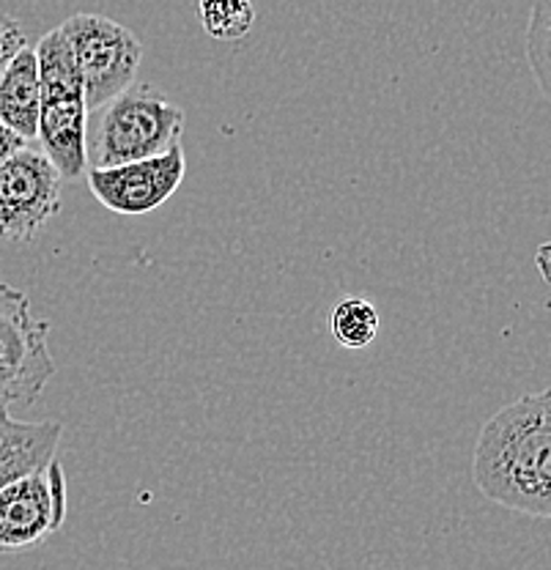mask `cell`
Here are the masks:
<instances>
[{
	"mask_svg": "<svg viewBox=\"0 0 551 570\" xmlns=\"http://www.w3.org/2000/svg\"><path fill=\"white\" fill-rule=\"evenodd\" d=\"M472 474L491 502L551 521V387L515 397L483 425Z\"/></svg>",
	"mask_w": 551,
	"mask_h": 570,
	"instance_id": "obj_1",
	"label": "cell"
},
{
	"mask_svg": "<svg viewBox=\"0 0 551 570\" xmlns=\"http://www.w3.org/2000/svg\"><path fill=\"white\" fill-rule=\"evenodd\" d=\"M41 107L39 132L41 151L50 157L63 181H77L86 176L88 165V105L82 91L80 71L69 50L61 26L41 36L37 47Z\"/></svg>",
	"mask_w": 551,
	"mask_h": 570,
	"instance_id": "obj_2",
	"label": "cell"
},
{
	"mask_svg": "<svg viewBox=\"0 0 551 570\" xmlns=\"http://www.w3.org/2000/svg\"><path fill=\"white\" fill-rule=\"evenodd\" d=\"M184 132V110L154 86H129L105 105L94 129L88 157L94 168L135 163L165 154L179 146Z\"/></svg>",
	"mask_w": 551,
	"mask_h": 570,
	"instance_id": "obj_3",
	"label": "cell"
},
{
	"mask_svg": "<svg viewBox=\"0 0 551 570\" xmlns=\"http://www.w3.org/2000/svg\"><path fill=\"white\" fill-rule=\"evenodd\" d=\"M80 71L88 110H99L138 77L144 45L121 22L102 14H72L61 26Z\"/></svg>",
	"mask_w": 551,
	"mask_h": 570,
	"instance_id": "obj_4",
	"label": "cell"
},
{
	"mask_svg": "<svg viewBox=\"0 0 551 570\" xmlns=\"http://www.w3.org/2000/svg\"><path fill=\"white\" fill-rule=\"evenodd\" d=\"M50 324L31 313L26 291L0 283V395L9 403H37L56 379Z\"/></svg>",
	"mask_w": 551,
	"mask_h": 570,
	"instance_id": "obj_5",
	"label": "cell"
},
{
	"mask_svg": "<svg viewBox=\"0 0 551 570\" xmlns=\"http://www.w3.org/2000/svg\"><path fill=\"white\" fill-rule=\"evenodd\" d=\"M67 521V474L56 459L0 485V554H20Z\"/></svg>",
	"mask_w": 551,
	"mask_h": 570,
	"instance_id": "obj_6",
	"label": "cell"
},
{
	"mask_svg": "<svg viewBox=\"0 0 551 570\" xmlns=\"http://www.w3.org/2000/svg\"><path fill=\"white\" fill-rule=\"evenodd\" d=\"M63 178L45 151L20 148L0 163V242H31L61 212Z\"/></svg>",
	"mask_w": 551,
	"mask_h": 570,
	"instance_id": "obj_7",
	"label": "cell"
},
{
	"mask_svg": "<svg viewBox=\"0 0 551 570\" xmlns=\"http://www.w3.org/2000/svg\"><path fill=\"white\" fill-rule=\"evenodd\" d=\"M184 174H187V157L179 142L157 157L112 165V168H91L88 187L105 209L124 217H140L174 198Z\"/></svg>",
	"mask_w": 551,
	"mask_h": 570,
	"instance_id": "obj_8",
	"label": "cell"
},
{
	"mask_svg": "<svg viewBox=\"0 0 551 570\" xmlns=\"http://www.w3.org/2000/svg\"><path fill=\"white\" fill-rule=\"evenodd\" d=\"M41 107L39 61L33 47H22L0 75V121L26 140H37Z\"/></svg>",
	"mask_w": 551,
	"mask_h": 570,
	"instance_id": "obj_9",
	"label": "cell"
},
{
	"mask_svg": "<svg viewBox=\"0 0 551 570\" xmlns=\"http://www.w3.org/2000/svg\"><path fill=\"white\" fill-rule=\"evenodd\" d=\"M61 436L63 425L58 420H45V423L0 420V485L56 459Z\"/></svg>",
	"mask_w": 551,
	"mask_h": 570,
	"instance_id": "obj_10",
	"label": "cell"
},
{
	"mask_svg": "<svg viewBox=\"0 0 551 570\" xmlns=\"http://www.w3.org/2000/svg\"><path fill=\"white\" fill-rule=\"evenodd\" d=\"M332 335L343 348H360L371 346L378 335V311L363 296H346L335 305L329 318Z\"/></svg>",
	"mask_w": 551,
	"mask_h": 570,
	"instance_id": "obj_11",
	"label": "cell"
},
{
	"mask_svg": "<svg viewBox=\"0 0 551 570\" xmlns=\"http://www.w3.org/2000/svg\"><path fill=\"white\" fill-rule=\"evenodd\" d=\"M204 31L217 41H239L256 26L253 0H198Z\"/></svg>",
	"mask_w": 551,
	"mask_h": 570,
	"instance_id": "obj_12",
	"label": "cell"
},
{
	"mask_svg": "<svg viewBox=\"0 0 551 570\" xmlns=\"http://www.w3.org/2000/svg\"><path fill=\"white\" fill-rule=\"evenodd\" d=\"M527 61L538 88L551 105V0H535L527 22Z\"/></svg>",
	"mask_w": 551,
	"mask_h": 570,
	"instance_id": "obj_13",
	"label": "cell"
},
{
	"mask_svg": "<svg viewBox=\"0 0 551 570\" xmlns=\"http://www.w3.org/2000/svg\"><path fill=\"white\" fill-rule=\"evenodd\" d=\"M22 47H26V33H22L20 22L9 14H0V75Z\"/></svg>",
	"mask_w": 551,
	"mask_h": 570,
	"instance_id": "obj_14",
	"label": "cell"
},
{
	"mask_svg": "<svg viewBox=\"0 0 551 570\" xmlns=\"http://www.w3.org/2000/svg\"><path fill=\"white\" fill-rule=\"evenodd\" d=\"M26 142H28L26 138H20L17 132H11V129L0 121V163H6L11 154H17L20 148H26Z\"/></svg>",
	"mask_w": 551,
	"mask_h": 570,
	"instance_id": "obj_15",
	"label": "cell"
},
{
	"mask_svg": "<svg viewBox=\"0 0 551 570\" xmlns=\"http://www.w3.org/2000/svg\"><path fill=\"white\" fill-rule=\"evenodd\" d=\"M11 403L9 401H6V397L3 395H0V420H3V417H11Z\"/></svg>",
	"mask_w": 551,
	"mask_h": 570,
	"instance_id": "obj_16",
	"label": "cell"
}]
</instances>
